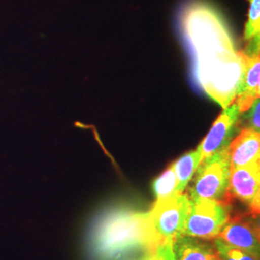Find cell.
Listing matches in <instances>:
<instances>
[{
	"mask_svg": "<svg viewBox=\"0 0 260 260\" xmlns=\"http://www.w3.org/2000/svg\"><path fill=\"white\" fill-rule=\"evenodd\" d=\"M180 26L194 56V75L201 88L223 108L233 104L245 71L230 28L212 5L195 1L180 16Z\"/></svg>",
	"mask_w": 260,
	"mask_h": 260,
	"instance_id": "1",
	"label": "cell"
},
{
	"mask_svg": "<svg viewBox=\"0 0 260 260\" xmlns=\"http://www.w3.org/2000/svg\"><path fill=\"white\" fill-rule=\"evenodd\" d=\"M88 236L92 260H121L137 251L155 252L166 244L154 230L150 211L127 206L103 210L95 217Z\"/></svg>",
	"mask_w": 260,
	"mask_h": 260,
	"instance_id": "2",
	"label": "cell"
},
{
	"mask_svg": "<svg viewBox=\"0 0 260 260\" xmlns=\"http://www.w3.org/2000/svg\"><path fill=\"white\" fill-rule=\"evenodd\" d=\"M194 176L188 194L190 199L231 201L229 197L231 176L229 147L201 161Z\"/></svg>",
	"mask_w": 260,
	"mask_h": 260,
	"instance_id": "3",
	"label": "cell"
},
{
	"mask_svg": "<svg viewBox=\"0 0 260 260\" xmlns=\"http://www.w3.org/2000/svg\"><path fill=\"white\" fill-rule=\"evenodd\" d=\"M231 218L230 201L190 199L185 225L181 235L210 240L218 237Z\"/></svg>",
	"mask_w": 260,
	"mask_h": 260,
	"instance_id": "4",
	"label": "cell"
},
{
	"mask_svg": "<svg viewBox=\"0 0 260 260\" xmlns=\"http://www.w3.org/2000/svg\"><path fill=\"white\" fill-rule=\"evenodd\" d=\"M188 194H177L162 202H155L150 210L154 230L164 243L173 244L181 235L189 210Z\"/></svg>",
	"mask_w": 260,
	"mask_h": 260,
	"instance_id": "5",
	"label": "cell"
},
{
	"mask_svg": "<svg viewBox=\"0 0 260 260\" xmlns=\"http://www.w3.org/2000/svg\"><path fill=\"white\" fill-rule=\"evenodd\" d=\"M229 197L246 205L253 216L260 210V162L231 170Z\"/></svg>",
	"mask_w": 260,
	"mask_h": 260,
	"instance_id": "6",
	"label": "cell"
},
{
	"mask_svg": "<svg viewBox=\"0 0 260 260\" xmlns=\"http://www.w3.org/2000/svg\"><path fill=\"white\" fill-rule=\"evenodd\" d=\"M241 112L236 103H233L220 114L209 130L208 134L198 147L201 152V161L228 148L233 141V134L239 125Z\"/></svg>",
	"mask_w": 260,
	"mask_h": 260,
	"instance_id": "7",
	"label": "cell"
},
{
	"mask_svg": "<svg viewBox=\"0 0 260 260\" xmlns=\"http://www.w3.org/2000/svg\"><path fill=\"white\" fill-rule=\"evenodd\" d=\"M219 239L253 254H259V231L256 224L240 216L230 218L218 235Z\"/></svg>",
	"mask_w": 260,
	"mask_h": 260,
	"instance_id": "8",
	"label": "cell"
},
{
	"mask_svg": "<svg viewBox=\"0 0 260 260\" xmlns=\"http://www.w3.org/2000/svg\"><path fill=\"white\" fill-rule=\"evenodd\" d=\"M231 170L260 162L259 131L244 127L229 146Z\"/></svg>",
	"mask_w": 260,
	"mask_h": 260,
	"instance_id": "9",
	"label": "cell"
},
{
	"mask_svg": "<svg viewBox=\"0 0 260 260\" xmlns=\"http://www.w3.org/2000/svg\"><path fill=\"white\" fill-rule=\"evenodd\" d=\"M244 58L245 71L233 102L237 104L241 113L251 109L252 104L259 99L260 91L259 54L252 56L244 54Z\"/></svg>",
	"mask_w": 260,
	"mask_h": 260,
	"instance_id": "10",
	"label": "cell"
},
{
	"mask_svg": "<svg viewBox=\"0 0 260 260\" xmlns=\"http://www.w3.org/2000/svg\"><path fill=\"white\" fill-rule=\"evenodd\" d=\"M172 250L174 260H220L214 245L195 237L179 235Z\"/></svg>",
	"mask_w": 260,
	"mask_h": 260,
	"instance_id": "11",
	"label": "cell"
},
{
	"mask_svg": "<svg viewBox=\"0 0 260 260\" xmlns=\"http://www.w3.org/2000/svg\"><path fill=\"white\" fill-rule=\"evenodd\" d=\"M201 163V152L199 149L188 152L173 163L174 171L177 177V192L182 194L186 187L194 177L196 170Z\"/></svg>",
	"mask_w": 260,
	"mask_h": 260,
	"instance_id": "12",
	"label": "cell"
},
{
	"mask_svg": "<svg viewBox=\"0 0 260 260\" xmlns=\"http://www.w3.org/2000/svg\"><path fill=\"white\" fill-rule=\"evenodd\" d=\"M153 191L156 196V202L165 201L178 194L177 192V177L173 164L155 179L153 183Z\"/></svg>",
	"mask_w": 260,
	"mask_h": 260,
	"instance_id": "13",
	"label": "cell"
},
{
	"mask_svg": "<svg viewBox=\"0 0 260 260\" xmlns=\"http://www.w3.org/2000/svg\"><path fill=\"white\" fill-rule=\"evenodd\" d=\"M214 247L220 260H258V255L226 244L219 238L214 240Z\"/></svg>",
	"mask_w": 260,
	"mask_h": 260,
	"instance_id": "14",
	"label": "cell"
},
{
	"mask_svg": "<svg viewBox=\"0 0 260 260\" xmlns=\"http://www.w3.org/2000/svg\"><path fill=\"white\" fill-rule=\"evenodd\" d=\"M250 10L248 20L244 30V39L249 41L252 38L259 36L260 31V0H249Z\"/></svg>",
	"mask_w": 260,
	"mask_h": 260,
	"instance_id": "15",
	"label": "cell"
},
{
	"mask_svg": "<svg viewBox=\"0 0 260 260\" xmlns=\"http://www.w3.org/2000/svg\"><path fill=\"white\" fill-rule=\"evenodd\" d=\"M173 244L166 243L161 245L155 252H147L144 256H142L139 259L135 260H164L167 251L172 249Z\"/></svg>",
	"mask_w": 260,
	"mask_h": 260,
	"instance_id": "16",
	"label": "cell"
},
{
	"mask_svg": "<svg viewBox=\"0 0 260 260\" xmlns=\"http://www.w3.org/2000/svg\"><path fill=\"white\" fill-rule=\"evenodd\" d=\"M252 112H251V128L256 131H259V102L258 100L252 104Z\"/></svg>",
	"mask_w": 260,
	"mask_h": 260,
	"instance_id": "17",
	"label": "cell"
},
{
	"mask_svg": "<svg viewBox=\"0 0 260 260\" xmlns=\"http://www.w3.org/2000/svg\"><path fill=\"white\" fill-rule=\"evenodd\" d=\"M164 260H174L173 259V250H172V249H170V250L167 251L166 256H165Z\"/></svg>",
	"mask_w": 260,
	"mask_h": 260,
	"instance_id": "18",
	"label": "cell"
}]
</instances>
